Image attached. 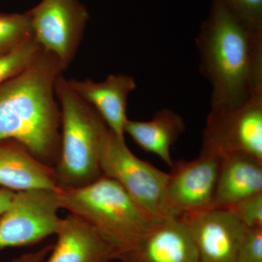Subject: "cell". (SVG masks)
<instances>
[{
    "label": "cell",
    "instance_id": "obj_1",
    "mask_svg": "<svg viewBox=\"0 0 262 262\" xmlns=\"http://www.w3.org/2000/svg\"><path fill=\"white\" fill-rule=\"evenodd\" d=\"M200 71L211 88V108L262 98V29L213 0L196 38Z\"/></svg>",
    "mask_w": 262,
    "mask_h": 262
},
{
    "label": "cell",
    "instance_id": "obj_2",
    "mask_svg": "<svg viewBox=\"0 0 262 262\" xmlns=\"http://www.w3.org/2000/svg\"><path fill=\"white\" fill-rule=\"evenodd\" d=\"M63 72L56 57L42 50L25 70L0 84V144L14 140L46 165L58 162L61 116L55 84Z\"/></svg>",
    "mask_w": 262,
    "mask_h": 262
},
{
    "label": "cell",
    "instance_id": "obj_3",
    "mask_svg": "<svg viewBox=\"0 0 262 262\" xmlns=\"http://www.w3.org/2000/svg\"><path fill=\"white\" fill-rule=\"evenodd\" d=\"M58 196L60 208L94 227L117 257L160 220L146 214L119 183L104 175L84 187L58 188Z\"/></svg>",
    "mask_w": 262,
    "mask_h": 262
},
{
    "label": "cell",
    "instance_id": "obj_4",
    "mask_svg": "<svg viewBox=\"0 0 262 262\" xmlns=\"http://www.w3.org/2000/svg\"><path fill=\"white\" fill-rule=\"evenodd\" d=\"M55 91L61 110L62 133L55 169L61 189L88 185L103 176L100 154L107 125L97 112L71 89L62 74Z\"/></svg>",
    "mask_w": 262,
    "mask_h": 262
},
{
    "label": "cell",
    "instance_id": "obj_5",
    "mask_svg": "<svg viewBox=\"0 0 262 262\" xmlns=\"http://www.w3.org/2000/svg\"><path fill=\"white\" fill-rule=\"evenodd\" d=\"M100 167L103 175L119 183L151 218H178L169 204V173L139 159L127 147L125 138L110 129L101 146Z\"/></svg>",
    "mask_w": 262,
    "mask_h": 262
},
{
    "label": "cell",
    "instance_id": "obj_6",
    "mask_svg": "<svg viewBox=\"0 0 262 262\" xmlns=\"http://www.w3.org/2000/svg\"><path fill=\"white\" fill-rule=\"evenodd\" d=\"M201 152L222 159L245 155L262 163V98L234 107L211 108Z\"/></svg>",
    "mask_w": 262,
    "mask_h": 262
},
{
    "label": "cell",
    "instance_id": "obj_7",
    "mask_svg": "<svg viewBox=\"0 0 262 262\" xmlns=\"http://www.w3.org/2000/svg\"><path fill=\"white\" fill-rule=\"evenodd\" d=\"M27 14L38 44L56 57L63 71L67 70L89 22L86 7L80 0H42Z\"/></svg>",
    "mask_w": 262,
    "mask_h": 262
},
{
    "label": "cell",
    "instance_id": "obj_8",
    "mask_svg": "<svg viewBox=\"0 0 262 262\" xmlns=\"http://www.w3.org/2000/svg\"><path fill=\"white\" fill-rule=\"evenodd\" d=\"M58 189L15 193L0 216V250L30 246L56 234L61 220L58 216Z\"/></svg>",
    "mask_w": 262,
    "mask_h": 262
},
{
    "label": "cell",
    "instance_id": "obj_9",
    "mask_svg": "<svg viewBox=\"0 0 262 262\" xmlns=\"http://www.w3.org/2000/svg\"><path fill=\"white\" fill-rule=\"evenodd\" d=\"M222 160L215 155L201 152L195 160L173 162L167 194L169 204L178 218L214 207Z\"/></svg>",
    "mask_w": 262,
    "mask_h": 262
},
{
    "label": "cell",
    "instance_id": "obj_10",
    "mask_svg": "<svg viewBox=\"0 0 262 262\" xmlns=\"http://www.w3.org/2000/svg\"><path fill=\"white\" fill-rule=\"evenodd\" d=\"M181 219L192 236L200 262H236L250 229L230 209L213 207Z\"/></svg>",
    "mask_w": 262,
    "mask_h": 262
},
{
    "label": "cell",
    "instance_id": "obj_11",
    "mask_svg": "<svg viewBox=\"0 0 262 262\" xmlns=\"http://www.w3.org/2000/svg\"><path fill=\"white\" fill-rule=\"evenodd\" d=\"M117 259L122 262H200L187 226L182 219L174 217L158 220Z\"/></svg>",
    "mask_w": 262,
    "mask_h": 262
},
{
    "label": "cell",
    "instance_id": "obj_12",
    "mask_svg": "<svg viewBox=\"0 0 262 262\" xmlns=\"http://www.w3.org/2000/svg\"><path fill=\"white\" fill-rule=\"evenodd\" d=\"M71 89L91 105L108 129L119 137L125 138L127 121V99L136 89L134 79L127 75H110L106 80H67Z\"/></svg>",
    "mask_w": 262,
    "mask_h": 262
},
{
    "label": "cell",
    "instance_id": "obj_13",
    "mask_svg": "<svg viewBox=\"0 0 262 262\" xmlns=\"http://www.w3.org/2000/svg\"><path fill=\"white\" fill-rule=\"evenodd\" d=\"M58 241L48 262H110L116 259L115 248L97 231L72 214L61 220Z\"/></svg>",
    "mask_w": 262,
    "mask_h": 262
},
{
    "label": "cell",
    "instance_id": "obj_14",
    "mask_svg": "<svg viewBox=\"0 0 262 262\" xmlns=\"http://www.w3.org/2000/svg\"><path fill=\"white\" fill-rule=\"evenodd\" d=\"M0 186L21 191L56 190L55 169L42 163L20 143L7 140L0 144Z\"/></svg>",
    "mask_w": 262,
    "mask_h": 262
},
{
    "label": "cell",
    "instance_id": "obj_15",
    "mask_svg": "<svg viewBox=\"0 0 262 262\" xmlns=\"http://www.w3.org/2000/svg\"><path fill=\"white\" fill-rule=\"evenodd\" d=\"M262 193V163L248 155H229L221 163L214 207L229 208Z\"/></svg>",
    "mask_w": 262,
    "mask_h": 262
},
{
    "label": "cell",
    "instance_id": "obj_16",
    "mask_svg": "<svg viewBox=\"0 0 262 262\" xmlns=\"http://www.w3.org/2000/svg\"><path fill=\"white\" fill-rule=\"evenodd\" d=\"M185 128V122L180 115L163 108L157 112L149 121L127 120L125 134H128L141 149L156 155L171 168L173 161L170 149Z\"/></svg>",
    "mask_w": 262,
    "mask_h": 262
},
{
    "label": "cell",
    "instance_id": "obj_17",
    "mask_svg": "<svg viewBox=\"0 0 262 262\" xmlns=\"http://www.w3.org/2000/svg\"><path fill=\"white\" fill-rule=\"evenodd\" d=\"M42 51L32 37L14 49L0 55V84L25 70Z\"/></svg>",
    "mask_w": 262,
    "mask_h": 262
},
{
    "label": "cell",
    "instance_id": "obj_18",
    "mask_svg": "<svg viewBox=\"0 0 262 262\" xmlns=\"http://www.w3.org/2000/svg\"><path fill=\"white\" fill-rule=\"evenodd\" d=\"M34 37L30 20L23 14H0V55Z\"/></svg>",
    "mask_w": 262,
    "mask_h": 262
},
{
    "label": "cell",
    "instance_id": "obj_19",
    "mask_svg": "<svg viewBox=\"0 0 262 262\" xmlns=\"http://www.w3.org/2000/svg\"><path fill=\"white\" fill-rule=\"evenodd\" d=\"M229 209L248 229L262 228V193L250 196Z\"/></svg>",
    "mask_w": 262,
    "mask_h": 262
},
{
    "label": "cell",
    "instance_id": "obj_20",
    "mask_svg": "<svg viewBox=\"0 0 262 262\" xmlns=\"http://www.w3.org/2000/svg\"><path fill=\"white\" fill-rule=\"evenodd\" d=\"M236 15L255 28L262 29V0H222Z\"/></svg>",
    "mask_w": 262,
    "mask_h": 262
},
{
    "label": "cell",
    "instance_id": "obj_21",
    "mask_svg": "<svg viewBox=\"0 0 262 262\" xmlns=\"http://www.w3.org/2000/svg\"><path fill=\"white\" fill-rule=\"evenodd\" d=\"M236 262H262V228L249 229Z\"/></svg>",
    "mask_w": 262,
    "mask_h": 262
},
{
    "label": "cell",
    "instance_id": "obj_22",
    "mask_svg": "<svg viewBox=\"0 0 262 262\" xmlns=\"http://www.w3.org/2000/svg\"><path fill=\"white\" fill-rule=\"evenodd\" d=\"M53 246H48L36 251V252L29 253L22 255L20 257L15 258L12 262H42L51 252Z\"/></svg>",
    "mask_w": 262,
    "mask_h": 262
},
{
    "label": "cell",
    "instance_id": "obj_23",
    "mask_svg": "<svg viewBox=\"0 0 262 262\" xmlns=\"http://www.w3.org/2000/svg\"><path fill=\"white\" fill-rule=\"evenodd\" d=\"M15 194V193L10 189H0V216L8 209Z\"/></svg>",
    "mask_w": 262,
    "mask_h": 262
}]
</instances>
